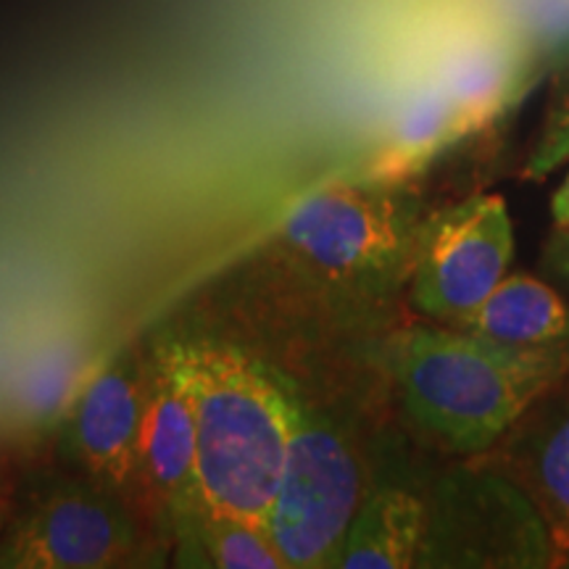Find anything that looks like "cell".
I'll use <instances>...</instances> for the list:
<instances>
[{"label": "cell", "mask_w": 569, "mask_h": 569, "mask_svg": "<svg viewBox=\"0 0 569 569\" xmlns=\"http://www.w3.org/2000/svg\"><path fill=\"white\" fill-rule=\"evenodd\" d=\"M180 361L196 415V511L267 530L296 407L272 375L232 348L180 346Z\"/></svg>", "instance_id": "obj_1"}, {"label": "cell", "mask_w": 569, "mask_h": 569, "mask_svg": "<svg viewBox=\"0 0 569 569\" xmlns=\"http://www.w3.org/2000/svg\"><path fill=\"white\" fill-rule=\"evenodd\" d=\"M569 375V346L509 348L467 330H411L396 351L419 427L465 453L488 451L536 398Z\"/></svg>", "instance_id": "obj_2"}, {"label": "cell", "mask_w": 569, "mask_h": 569, "mask_svg": "<svg viewBox=\"0 0 569 569\" xmlns=\"http://www.w3.org/2000/svg\"><path fill=\"white\" fill-rule=\"evenodd\" d=\"M488 451L509 480L538 511L549 532L551 553L569 559V382L567 375L530 403L528 411Z\"/></svg>", "instance_id": "obj_6"}, {"label": "cell", "mask_w": 569, "mask_h": 569, "mask_svg": "<svg viewBox=\"0 0 569 569\" xmlns=\"http://www.w3.org/2000/svg\"><path fill=\"white\" fill-rule=\"evenodd\" d=\"M549 264L569 284V227H557L549 243Z\"/></svg>", "instance_id": "obj_15"}, {"label": "cell", "mask_w": 569, "mask_h": 569, "mask_svg": "<svg viewBox=\"0 0 569 569\" xmlns=\"http://www.w3.org/2000/svg\"><path fill=\"white\" fill-rule=\"evenodd\" d=\"M430 509L407 488H380L353 517L336 567L409 569L422 565Z\"/></svg>", "instance_id": "obj_10"}, {"label": "cell", "mask_w": 569, "mask_h": 569, "mask_svg": "<svg viewBox=\"0 0 569 569\" xmlns=\"http://www.w3.org/2000/svg\"><path fill=\"white\" fill-rule=\"evenodd\" d=\"M142 411H146V369L142 377L124 365L92 375L77 396L74 436L90 475L106 488L134 486Z\"/></svg>", "instance_id": "obj_9"}, {"label": "cell", "mask_w": 569, "mask_h": 569, "mask_svg": "<svg viewBox=\"0 0 569 569\" xmlns=\"http://www.w3.org/2000/svg\"><path fill=\"white\" fill-rule=\"evenodd\" d=\"M198 519V540L203 543L206 559L224 569H282L272 538L259 525L234 517H213L193 511Z\"/></svg>", "instance_id": "obj_14"}, {"label": "cell", "mask_w": 569, "mask_h": 569, "mask_svg": "<svg viewBox=\"0 0 569 569\" xmlns=\"http://www.w3.org/2000/svg\"><path fill=\"white\" fill-rule=\"evenodd\" d=\"M142 507L196 511V415L182 375L180 346L159 351L146 369L134 486Z\"/></svg>", "instance_id": "obj_7"}, {"label": "cell", "mask_w": 569, "mask_h": 569, "mask_svg": "<svg viewBox=\"0 0 569 569\" xmlns=\"http://www.w3.org/2000/svg\"><path fill=\"white\" fill-rule=\"evenodd\" d=\"M551 213L557 227H569V174L565 177V182L559 184L557 193H553Z\"/></svg>", "instance_id": "obj_17"}, {"label": "cell", "mask_w": 569, "mask_h": 569, "mask_svg": "<svg viewBox=\"0 0 569 569\" xmlns=\"http://www.w3.org/2000/svg\"><path fill=\"white\" fill-rule=\"evenodd\" d=\"M132 525L84 490H61L40 501L13 528L0 565L27 569H90L124 561L132 551Z\"/></svg>", "instance_id": "obj_8"}, {"label": "cell", "mask_w": 569, "mask_h": 569, "mask_svg": "<svg viewBox=\"0 0 569 569\" xmlns=\"http://www.w3.org/2000/svg\"><path fill=\"white\" fill-rule=\"evenodd\" d=\"M569 156V122L565 127V132L559 138H553V142L546 146V151H540L536 156V169L538 172H549V169L557 167L559 161H565Z\"/></svg>", "instance_id": "obj_16"}, {"label": "cell", "mask_w": 569, "mask_h": 569, "mask_svg": "<svg viewBox=\"0 0 569 569\" xmlns=\"http://www.w3.org/2000/svg\"><path fill=\"white\" fill-rule=\"evenodd\" d=\"M361 503L365 478L351 446L332 427L296 411L288 459L267 515V536L284 567H336Z\"/></svg>", "instance_id": "obj_3"}, {"label": "cell", "mask_w": 569, "mask_h": 569, "mask_svg": "<svg viewBox=\"0 0 569 569\" xmlns=\"http://www.w3.org/2000/svg\"><path fill=\"white\" fill-rule=\"evenodd\" d=\"M465 134L457 111L443 92H427L398 119L380 159V174L390 180L419 172L451 138Z\"/></svg>", "instance_id": "obj_13"}, {"label": "cell", "mask_w": 569, "mask_h": 569, "mask_svg": "<svg viewBox=\"0 0 569 569\" xmlns=\"http://www.w3.org/2000/svg\"><path fill=\"white\" fill-rule=\"evenodd\" d=\"M461 327L509 348L569 346V303L538 277L507 274Z\"/></svg>", "instance_id": "obj_11"}, {"label": "cell", "mask_w": 569, "mask_h": 569, "mask_svg": "<svg viewBox=\"0 0 569 569\" xmlns=\"http://www.w3.org/2000/svg\"><path fill=\"white\" fill-rule=\"evenodd\" d=\"M425 224L401 198L375 188L330 184L284 219V243L317 274L338 282H382L415 267Z\"/></svg>", "instance_id": "obj_4"}, {"label": "cell", "mask_w": 569, "mask_h": 569, "mask_svg": "<svg viewBox=\"0 0 569 569\" xmlns=\"http://www.w3.org/2000/svg\"><path fill=\"white\" fill-rule=\"evenodd\" d=\"M90 367L88 348L80 338L56 336L32 348L13 372L9 401L11 415L27 427H42L61 415L80 396Z\"/></svg>", "instance_id": "obj_12"}, {"label": "cell", "mask_w": 569, "mask_h": 569, "mask_svg": "<svg viewBox=\"0 0 569 569\" xmlns=\"http://www.w3.org/2000/svg\"><path fill=\"white\" fill-rule=\"evenodd\" d=\"M515 259V230L501 196H475L425 222L411 298L427 317L465 325Z\"/></svg>", "instance_id": "obj_5"}]
</instances>
